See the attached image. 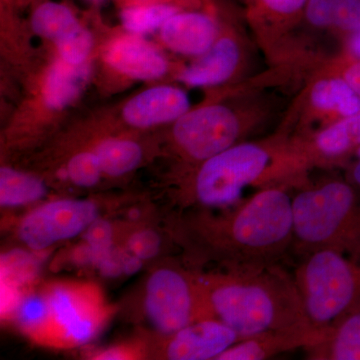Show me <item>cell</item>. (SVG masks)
<instances>
[{
	"label": "cell",
	"instance_id": "1",
	"mask_svg": "<svg viewBox=\"0 0 360 360\" xmlns=\"http://www.w3.org/2000/svg\"><path fill=\"white\" fill-rule=\"evenodd\" d=\"M288 184L262 187L219 217L201 213L188 222L195 245L227 270L279 264L292 250V196Z\"/></svg>",
	"mask_w": 360,
	"mask_h": 360
},
{
	"label": "cell",
	"instance_id": "2",
	"mask_svg": "<svg viewBox=\"0 0 360 360\" xmlns=\"http://www.w3.org/2000/svg\"><path fill=\"white\" fill-rule=\"evenodd\" d=\"M198 279L210 316L233 329L241 340L265 331L314 328L293 274L279 264Z\"/></svg>",
	"mask_w": 360,
	"mask_h": 360
},
{
	"label": "cell",
	"instance_id": "3",
	"mask_svg": "<svg viewBox=\"0 0 360 360\" xmlns=\"http://www.w3.org/2000/svg\"><path fill=\"white\" fill-rule=\"evenodd\" d=\"M285 135L269 141L239 142L201 162L194 175L191 200L203 207H231L250 186H298L303 174Z\"/></svg>",
	"mask_w": 360,
	"mask_h": 360
},
{
	"label": "cell",
	"instance_id": "4",
	"mask_svg": "<svg viewBox=\"0 0 360 360\" xmlns=\"http://www.w3.org/2000/svg\"><path fill=\"white\" fill-rule=\"evenodd\" d=\"M292 250L330 248L360 260V189L347 179L302 184L292 196Z\"/></svg>",
	"mask_w": 360,
	"mask_h": 360
},
{
	"label": "cell",
	"instance_id": "5",
	"mask_svg": "<svg viewBox=\"0 0 360 360\" xmlns=\"http://www.w3.org/2000/svg\"><path fill=\"white\" fill-rule=\"evenodd\" d=\"M292 274L307 319L324 338L360 310V260L321 248L302 255Z\"/></svg>",
	"mask_w": 360,
	"mask_h": 360
},
{
	"label": "cell",
	"instance_id": "6",
	"mask_svg": "<svg viewBox=\"0 0 360 360\" xmlns=\"http://www.w3.org/2000/svg\"><path fill=\"white\" fill-rule=\"evenodd\" d=\"M146 310L153 326L167 336L191 322L212 319L198 277L176 267H162L149 277Z\"/></svg>",
	"mask_w": 360,
	"mask_h": 360
},
{
	"label": "cell",
	"instance_id": "7",
	"mask_svg": "<svg viewBox=\"0 0 360 360\" xmlns=\"http://www.w3.org/2000/svg\"><path fill=\"white\" fill-rule=\"evenodd\" d=\"M252 124L231 108L214 104L187 111L175 122L172 134L182 155L202 162L239 143Z\"/></svg>",
	"mask_w": 360,
	"mask_h": 360
},
{
	"label": "cell",
	"instance_id": "8",
	"mask_svg": "<svg viewBox=\"0 0 360 360\" xmlns=\"http://www.w3.org/2000/svg\"><path fill=\"white\" fill-rule=\"evenodd\" d=\"M98 217L94 201L59 200L35 208L22 219L18 236L30 250L40 251L75 238Z\"/></svg>",
	"mask_w": 360,
	"mask_h": 360
},
{
	"label": "cell",
	"instance_id": "9",
	"mask_svg": "<svg viewBox=\"0 0 360 360\" xmlns=\"http://www.w3.org/2000/svg\"><path fill=\"white\" fill-rule=\"evenodd\" d=\"M291 148L305 170L341 165L360 146V112L329 123L316 131L290 139Z\"/></svg>",
	"mask_w": 360,
	"mask_h": 360
},
{
	"label": "cell",
	"instance_id": "10",
	"mask_svg": "<svg viewBox=\"0 0 360 360\" xmlns=\"http://www.w3.org/2000/svg\"><path fill=\"white\" fill-rule=\"evenodd\" d=\"M241 340L231 328L217 319H202L169 336L165 355L172 360L217 359Z\"/></svg>",
	"mask_w": 360,
	"mask_h": 360
},
{
	"label": "cell",
	"instance_id": "11",
	"mask_svg": "<svg viewBox=\"0 0 360 360\" xmlns=\"http://www.w3.org/2000/svg\"><path fill=\"white\" fill-rule=\"evenodd\" d=\"M324 335L314 328L281 329L248 336L232 345L217 360H264L283 352L316 345Z\"/></svg>",
	"mask_w": 360,
	"mask_h": 360
},
{
	"label": "cell",
	"instance_id": "12",
	"mask_svg": "<svg viewBox=\"0 0 360 360\" xmlns=\"http://www.w3.org/2000/svg\"><path fill=\"white\" fill-rule=\"evenodd\" d=\"M186 92L174 86H158L134 97L123 110L125 122L136 127L176 122L189 111Z\"/></svg>",
	"mask_w": 360,
	"mask_h": 360
},
{
	"label": "cell",
	"instance_id": "13",
	"mask_svg": "<svg viewBox=\"0 0 360 360\" xmlns=\"http://www.w3.org/2000/svg\"><path fill=\"white\" fill-rule=\"evenodd\" d=\"M161 30V39L168 49L184 56H200L217 39V26L210 15L200 13H179Z\"/></svg>",
	"mask_w": 360,
	"mask_h": 360
},
{
	"label": "cell",
	"instance_id": "14",
	"mask_svg": "<svg viewBox=\"0 0 360 360\" xmlns=\"http://www.w3.org/2000/svg\"><path fill=\"white\" fill-rule=\"evenodd\" d=\"M243 58L240 44L231 37L217 39L212 49L182 71L179 79L193 87L215 86L231 79Z\"/></svg>",
	"mask_w": 360,
	"mask_h": 360
},
{
	"label": "cell",
	"instance_id": "15",
	"mask_svg": "<svg viewBox=\"0 0 360 360\" xmlns=\"http://www.w3.org/2000/svg\"><path fill=\"white\" fill-rule=\"evenodd\" d=\"M47 310L63 340L84 343L96 333L98 322L94 312L77 292L54 288L47 300Z\"/></svg>",
	"mask_w": 360,
	"mask_h": 360
},
{
	"label": "cell",
	"instance_id": "16",
	"mask_svg": "<svg viewBox=\"0 0 360 360\" xmlns=\"http://www.w3.org/2000/svg\"><path fill=\"white\" fill-rule=\"evenodd\" d=\"M105 60L118 72L136 79H155L167 70L161 53L135 37H122L108 45Z\"/></svg>",
	"mask_w": 360,
	"mask_h": 360
},
{
	"label": "cell",
	"instance_id": "17",
	"mask_svg": "<svg viewBox=\"0 0 360 360\" xmlns=\"http://www.w3.org/2000/svg\"><path fill=\"white\" fill-rule=\"evenodd\" d=\"M307 101L309 110L328 124L360 112V97L341 75H328L314 82Z\"/></svg>",
	"mask_w": 360,
	"mask_h": 360
},
{
	"label": "cell",
	"instance_id": "18",
	"mask_svg": "<svg viewBox=\"0 0 360 360\" xmlns=\"http://www.w3.org/2000/svg\"><path fill=\"white\" fill-rule=\"evenodd\" d=\"M91 68L86 63L70 65L56 61L47 72L44 86V99L47 108L63 110L77 98L89 82Z\"/></svg>",
	"mask_w": 360,
	"mask_h": 360
},
{
	"label": "cell",
	"instance_id": "19",
	"mask_svg": "<svg viewBox=\"0 0 360 360\" xmlns=\"http://www.w3.org/2000/svg\"><path fill=\"white\" fill-rule=\"evenodd\" d=\"M302 18L317 30L352 35L360 32V0H309Z\"/></svg>",
	"mask_w": 360,
	"mask_h": 360
},
{
	"label": "cell",
	"instance_id": "20",
	"mask_svg": "<svg viewBox=\"0 0 360 360\" xmlns=\"http://www.w3.org/2000/svg\"><path fill=\"white\" fill-rule=\"evenodd\" d=\"M304 350L305 359L310 360H360V310Z\"/></svg>",
	"mask_w": 360,
	"mask_h": 360
},
{
	"label": "cell",
	"instance_id": "21",
	"mask_svg": "<svg viewBox=\"0 0 360 360\" xmlns=\"http://www.w3.org/2000/svg\"><path fill=\"white\" fill-rule=\"evenodd\" d=\"M46 188L41 180L8 167L0 170V203L20 206L44 198Z\"/></svg>",
	"mask_w": 360,
	"mask_h": 360
},
{
	"label": "cell",
	"instance_id": "22",
	"mask_svg": "<svg viewBox=\"0 0 360 360\" xmlns=\"http://www.w3.org/2000/svg\"><path fill=\"white\" fill-rule=\"evenodd\" d=\"M103 174L120 176L134 170L141 163L142 149L139 144L123 139H108L96 148Z\"/></svg>",
	"mask_w": 360,
	"mask_h": 360
},
{
	"label": "cell",
	"instance_id": "23",
	"mask_svg": "<svg viewBox=\"0 0 360 360\" xmlns=\"http://www.w3.org/2000/svg\"><path fill=\"white\" fill-rule=\"evenodd\" d=\"M32 25L40 37L56 42L79 23L70 7L56 2H45L33 13Z\"/></svg>",
	"mask_w": 360,
	"mask_h": 360
},
{
	"label": "cell",
	"instance_id": "24",
	"mask_svg": "<svg viewBox=\"0 0 360 360\" xmlns=\"http://www.w3.org/2000/svg\"><path fill=\"white\" fill-rule=\"evenodd\" d=\"M309 0H250L248 15L257 25H283L302 18Z\"/></svg>",
	"mask_w": 360,
	"mask_h": 360
},
{
	"label": "cell",
	"instance_id": "25",
	"mask_svg": "<svg viewBox=\"0 0 360 360\" xmlns=\"http://www.w3.org/2000/svg\"><path fill=\"white\" fill-rule=\"evenodd\" d=\"M179 11L176 6L167 4L129 7L122 14L123 27L139 34L153 32L162 27Z\"/></svg>",
	"mask_w": 360,
	"mask_h": 360
},
{
	"label": "cell",
	"instance_id": "26",
	"mask_svg": "<svg viewBox=\"0 0 360 360\" xmlns=\"http://www.w3.org/2000/svg\"><path fill=\"white\" fill-rule=\"evenodd\" d=\"M63 60L70 65H82L91 51V34L82 25H78L56 42Z\"/></svg>",
	"mask_w": 360,
	"mask_h": 360
},
{
	"label": "cell",
	"instance_id": "27",
	"mask_svg": "<svg viewBox=\"0 0 360 360\" xmlns=\"http://www.w3.org/2000/svg\"><path fill=\"white\" fill-rule=\"evenodd\" d=\"M103 174L101 163L94 153H82L73 156L66 168L68 179L82 187L96 186Z\"/></svg>",
	"mask_w": 360,
	"mask_h": 360
},
{
	"label": "cell",
	"instance_id": "28",
	"mask_svg": "<svg viewBox=\"0 0 360 360\" xmlns=\"http://www.w3.org/2000/svg\"><path fill=\"white\" fill-rule=\"evenodd\" d=\"M112 227L103 219H96L84 231L85 243L101 255L112 248Z\"/></svg>",
	"mask_w": 360,
	"mask_h": 360
},
{
	"label": "cell",
	"instance_id": "29",
	"mask_svg": "<svg viewBox=\"0 0 360 360\" xmlns=\"http://www.w3.org/2000/svg\"><path fill=\"white\" fill-rule=\"evenodd\" d=\"M161 239L153 231H141L132 234L129 240V248L132 255L142 260L150 259L160 252Z\"/></svg>",
	"mask_w": 360,
	"mask_h": 360
},
{
	"label": "cell",
	"instance_id": "30",
	"mask_svg": "<svg viewBox=\"0 0 360 360\" xmlns=\"http://www.w3.org/2000/svg\"><path fill=\"white\" fill-rule=\"evenodd\" d=\"M124 255L115 248H110L108 252L104 253L103 257L99 260L96 266L101 270L104 276L117 277L123 274V259Z\"/></svg>",
	"mask_w": 360,
	"mask_h": 360
},
{
	"label": "cell",
	"instance_id": "31",
	"mask_svg": "<svg viewBox=\"0 0 360 360\" xmlns=\"http://www.w3.org/2000/svg\"><path fill=\"white\" fill-rule=\"evenodd\" d=\"M341 77L345 78L348 84L356 92L360 97V60L359 59H350L347 68L342 70Z\"/></svg>",
	"mask_w": 360,
	"mask_h": 360
},
{
	"label": "cell",
	"instance_id": "32",
	"mask_svg": "<svg viewBox=\"0 0 360 360\" xmlns=\"http://www.w3.org/2000/svg\"><path fill=\"white\" fill-rule=\"evenodd\" d=\"M354 156L355 160L348 168L347 179L360 189V146L355 151Z\"/></svg>",
	"mask_w": 360,
	"mask_h": 360
},
{
	"label": "cell",
	"instance_id": "33",
	"mask_svg": "<svg viewBox=\"0 0 360 360\" xmlns=\"http://www.w3.org/2000/svg\"><path fill=\"white\" fill-rule=\"evenodd\" d=\"M142 262L143 260L137 257L136 255H124V259H123V274H127V276L136 274L141 269Z\"/></svg>",
	"mask_w": 360,
	"mask_h": 360
},
{
	"label": "cell",
	"instance_id": "34",
	"mask_svg": "<svg viewBox=\"0 0 360 360\" xmlns=\"http://www.w3.org/2000/svg\"><path fill=\"white\" fill-rule=\"evenodd\" d=\"M347 52L350 59H359L360 60V32L349 35L347 41Z\"/></svg>",
	"mask_w": 360,
	"mask_h": 360
},
{
	"label": "cell",
	"instance_id": "35",
	"mask_svg": "<svg viewBox=\"0 0 360 360\" xmlns=\"http://www.w3.org/2000/svg\"><path fill=\"white\" fill-rule=\"evenodd\" d=\"M127 352H122V349H120V348H110V349L105 350V352L98 354L97 359L120 360L127 359Z\"/></svg>",
	"mask_w": 360,
	"mask_h": 360
}]
</instances>
